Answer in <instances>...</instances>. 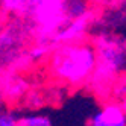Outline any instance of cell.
Listing matches in <instances>:
<instances>
[{
    "label": "cell",
    "instance_id": "1",
    "mask_svg": "<svg viewBox=\"0 0 126 126\" xmlns=\"http://www.w3.org/2000/svg\"><path fill=\"white\" fill-rule=\"evenodd\" d=\"M96 65V46L82 40L56 46L49 59L52 76L67 85L87 84L88 80H91Z\"/></svg>",
    "mask_w": 126,
    "mask_h": 126
},
{
    "label": "cell",
    "instance_id": "2",
    "mask_svg": "<svg viewBox=\"0 0 126 126\" xmlns=\"http://www.w3.org/2000/svg\"><path fill=\"white\" fill-rule=\"evenodd\" d=\"M94 46L97 50V65L91 82L99 90L112 84L114 78L126 70V44L114 37H102L97 38Z\"/></svg>",
    "mask_w": 126,
    "mask_h": 126
},
{
    "label": "cell",
    "instance_id": "3",
    "mask_svg": "<svg viewBox=\"0 0 126 126\" xmlns=\"http://www.w3.org/2000/svg\"><path fill=\"white\" fill-rule=\"evenodd\" d=\"M90 15L91 14H88L85 17H80V18H76V20H67L52 35V38L49 41V46L52 49H55L56 46H61V44H65V43L80 41L84 38L87 29H88Z\"/></svg>",
    "mask_w": 126,
    "mask_h": 126
},
{
    "label": "cell",
    "instance_id": "4",
    "mask_svg": "<svg viewBox=\"0 0 126 126\" xmlns=\"http://www.w3.org/2000/svg\"><path fill=\"white\" fill-rule=\"evenodd\" d=\"M88 126H126V112L120 102H110L91 117Z\"/></svg>",
    "mask_w": 126,
    "mask_h": 126
},
{
    "label": "cell",
    "instance_id": "5",
    "mask_svg": "<svg viewBox=\"0 0 126 126\" xmlns=\"http://www.w3.org/2000/svg\"><path fill=\"white\" fill-rule=\"evenodd\" d=\"M64 14L67 20H76L90 14L87 0H64Z\"/></svg>",
    "mask_w": 126,
    "mask_h": 126
},
{
    "label": "cell",
    "instance_id": "6",
    "mask_svg": "<svg viewBox=\"0 0 126 126\" xmlns=\"http://www.w3.org/2000/svg\"><path fill=\"white\" fill-rule=\"evenodd\" d=\"M52 50V47L49 44H44V43H38L37 46H33L29 52H28V56H29V61L31 62H40L41 59H44L49 52Z\"/></svg>",
    "mask_w": 126,
    "mask_h": 126
},
{
    "label": "cell",
    "instance_id": "7",
    "mask_svg": "<svg viewBox=\"0 0 126 126\" xmlns=\"http://www.w3.org/2000/svg\"><path fill=\"white\" fill-rule=\"evenodd\" d=\"M18 126H52V122L46 115H24L18 119Z\"/></svg>",
    "mask_w": 126,
    "mask_h": 126
},
{
    "label": "cell",
    "instance_id": "8",
    "mask_svg": "<svg viewBox=\"0 0 126 126\" xmlns=\"http://www.w3.org/2000/svg\"><path fill=\"white\" fill-rule=\"evenodd\" d=\"M26 90H28V84L24 82L23 79H18L17 78L15 80H12L11 84H8L6 87V96L8 97H20Z\"/></svg>",
    "mask_w": 126,
    "mask_h": 126
},
{
    "label": "cell",
    "instance_id": "9",
    "mask_svg": "<svg viewBox=\"0 0 126 126\" xmlns=\"http://www.w3.org/2000/svg\"><path fill=\"white\" fill-rule=\"evenodd\" d=\"M0 126H18V119L9 111L0 110Z\"/></svg>",
    "mask_w": 126,
    "mask_h": 126
},
{
    "label": "cell",
    "instance_id": "10",
    "mask_svg": "<svg viewBox=\"0 0 126 126\" xmlns=\"http://www.w3.org/2000/svg\"><path fill=\"white\" fill-rule=\"evenodd\" d=\"M120 105L123 106V110H125V112H126V97H123L122 100H120Z\"/></svg>",
    "mask_w": 126,
    "mask_h": 126
}]
</instances>
